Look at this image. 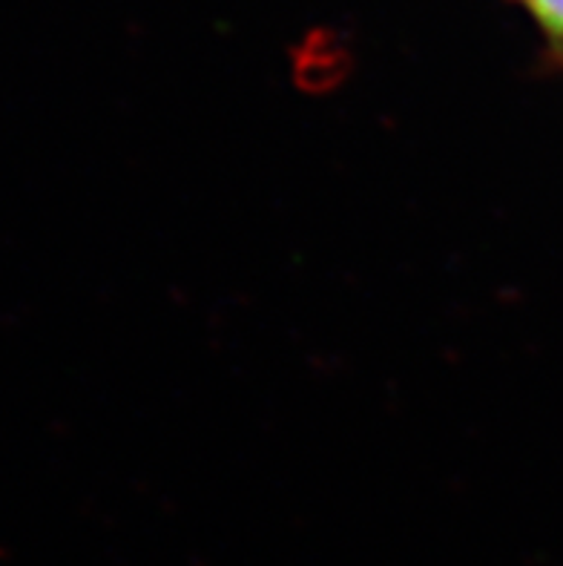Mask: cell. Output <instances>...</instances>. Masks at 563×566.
<instances>
[{
  "label": "cell",
  "mask_w": 563,
  "mask_h": 566,
  "mask_svg": "<svg viewBox=\"0 0 563 566\" xmlns=\"http://www.w3.org/2000/svg\"><path fill=\"white\" fill-rule=\"evenodd\" d=\"M541 27L563 46V0H523Z\"/></svg>",
  "instance_id": "1"
}]
</instances>
